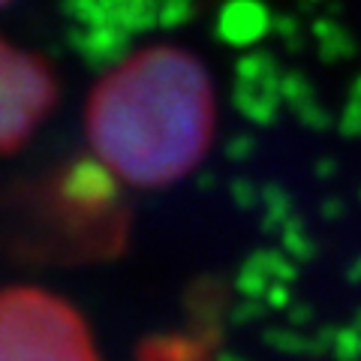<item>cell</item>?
I'll list each match as a JSON object with an SVG mask.
<instances>
[{
    "label": "cell",
    "instance_id": "cell-3",
    "mask_svg": "<svg viewBox=\"0 0 361 361\" xmlns=\"http://www.w3.org/2000/svg\"><path fill=\"white\" fill-rule=\"evenodd\" d=\"M58 103V82L39 54L0 37V154L21 148Z\"/></svg>",
    "mask_w": 361,
    "mask_h": 361
},
{
    "label": "cell",
    "instance_id": "cell-2",
    "mask_svg": "<svg viewBox=\"0 0 361 361\" xmlns=\"http://www.w3.org/2000/svg\"><path fill=\"white\" fill-rule=\"evenodd\" d=\"M0 361H97L85 319L51 292H0Z\"/></svg>",
    "mask_w": 361,
    "mask_h": 361
},
{
    "label": "cell",
    "instance_id": "cell-4",
    "mask_svg": "<svg viewBox=\"0 0 361 361\" xmlns=\"http://www.w3.org/2000/svg\"><path fill=\"white\" fill-rule=\"evenodd\" d=\"M4 4H9V0H0V6H4Z\"/></svg>",
    "mask_w": 361,
    "mask_h": 361
},
{
    "label": "cell",
    "instance_id": "cell-1",
    "mask_svg": "<svg viewBox=\"0 0 361 361\" xmlns=\"http://www.w3.org/2000/svg\"><path fill=\"white\" fill-rule=\"evenodd\" d=\"M85 121L90 148L127 184H175L214 142L211 75L178 45H151L99 78Z\"/></svg>",
    "mask_w": 361,
    "mask_h": 361
}]
</instances>
